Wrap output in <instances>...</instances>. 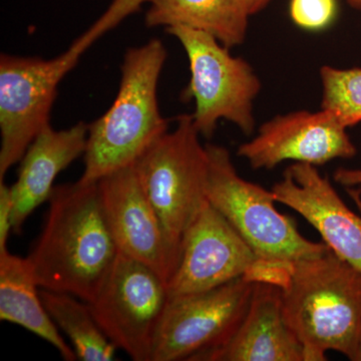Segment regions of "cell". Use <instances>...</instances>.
Masks as SVG:
<instances>
[{"label":"cell","mask_w":361,"mask_h":361,"mask_svg":"<svg viewBox=\"0 0 361 361\" xmlns=\"http://www.w3.org/2000/svg\"><path fill=\"white\" fill-rule=\"evenodd\" d=\"M200 135L192 115L180 116L176 129L159 137L134 164L179 258L185 232L208 203L209 157Z\"/></svg>","instance_id":"8992f818"},{"label":"cell","mask_w":361,"mask_h":361,"mask_svg":"<svg viewBox=\"0 0 361 361\" xmlns=\"http://www.w3.org/2000/svg\"><path fill=\"white\" fill-rule=\"evenodd\" d=\"M281 290L287 324L304 361L337 351L355 360L361 331V273L331 249L289 266Z\"/></svg>","instance_id":"7a4b0ae2"},{"label":"cell","mask_w":361,"mask_h":361,"mask_svg":"<svg viewBox=\"0 0 361 361\" xmlns=\"http://www.w3.org/2000/svg\"><path fill=\"white\" fill-rule=\"evenodd\" d=\"M44 227L28 256L40 289L90 302L118 254L97 183L52 190Z\"/></svg>","instance_id":"6da1fadb"},{"label":"cell","mask_w":361,"mask_h":361,"mask_svg":"<svg viewBox=\"0 0 361 361\" xmlns=\"http://www.w3.org/2000/svg\"><path fill=\"white\" fill-rule=\"evenodd\" d=\"M349 6L355 11H361V0H346Z\"/></svg>","instance_id":"cb8c5ba5"},{"label":"cell","mask_w":361,"mask_h":361,"mask_svg":"<svg viewBox=\"0 0 361 361\" xmlns=\"http://www.w3.org/2000/svg\"><path fill=\"white\" fill-rule=\"evenodd\" d=\"M166 59L167 51L159 39L126 52L115 102L89 125L80 182L97 183L134 165L168 132L167 120L158 103L159 78Z\"/></svg>","instance_id":"277c9868"},{"label":"cell","mask_w":361,"mask_h":361,"mask_svg":"<svg viewBox=\"0 0 361 361\" xmlns=\"http://www.w3.org/2000/svg\"><path fill=\"white\" fill-rule=\"evenodd\" d=\"M337 0H290L289 16L294 25L307 32H322L334 23Z\"/></svg>","instance_id":"ffe728a7"},{"label":"cell","mask_w":361,"mask_h":361,"mask_svg":"<svg viewBox=\"0 0 361 361\" xmlns=\"http://www.w3.org/2000/svg\"><path fill=\"white\" fill-rule=\"evenodd\" d=\"M106 224L120 253L149 266L168 283L179 262L134 165L97 182Z\"/></svg>","instance_id":"8fae6325"},{"label":"cell","mask_w":361,"mask_h":361,"mask_svg":"<svg viewBox=\"0 0 361 361\" xmlns=\"http://www.w3.org/2000/svg\"><path fill=\"white\" fill-rule=\"evenodd\" d=\"M277 203L296 211L322 235L334 253L361 273V191L348 188L360 214L342 201L329 178L315 166L294 163L272 187Z\"/></svg>","instance_id":"4fadbf2b"},{"label":"cell","mask_w":361,"mask_h":361,"mask_svg":"<svg viewBox=\"0 0 361 361\" xmlns=\"http://www.w3.org/2000/svg\"><path fill=\"white\" fill-rule=\"evenodd\" d=\"M353 361H361V331L360 341H358L357 349H356L355 360Z\"/></svg>","instance_id":"d4e9b609"},{"label":"cell","mask_w":361,"mask_h":361,"mask_svg":"<svg viewBox=\"0 0 361 361\" xmlns=\"http://www.w3.org/2000/svg\"><path fill=\"white\" fill-rule=\"evenodd\" d=\"M195 361H304L302 345L285 319L279 287L254 282L245 315L232 336Z\"/></svg>","instance_id":"5bb4252c"},{"label":"cell","mask_w":361,"mask_h":361,"mask_svg":"<svg viewBox=\"0 0 361 361\" xmlns=\"http://www.w3.org/2000/svg\"><path fill=\"white\" fill-rule=\"evenodd\" d=\"M254 282L237 278L199 293L170 297L151 361L195 360L222 345L245 315Z\"/></svg>","instance_id":"9c48e42d"},{"label":"cell","mask_w":361,"mask_h":361,"mask_svg":"<svg viewBox=\"0 0 361 361\" xmlns=\"http://www.w3.org/2000/svg\"><path fill=\"white\" fill-rule=\"evenodd\" d=\"M346 130L329 111H293L263 123L237 154L256 170H269L285 161L317 167L356 155L355 145Z\"/></svg>","instance_id":"7c38bea8"},{"label":"cell","mask_w":361,"mask_h":361,"mask_svg":"<svg viewBox=\"0 0 361 361\" xmlns=\"http://www.w3.org/2000/svg\"><path fill=\"white\" fill-rule=\"evenodd\" d=\"M87 135L89 125L80 122L59 130L49 125L33 140L21 159L18 180L11 186L13 233L20 235L33 211L49 201L59 173L85 155Z\"/></svg>","instance_id":"9a60e30c"},{"label":"cell","mask_w":361,"mask_h":361,"mask_svg":"<svg viewBox=\"0 0 361 361\" xmlns=\"http://www.w3.org/2000/svg\"><path fill=\"white\" fill-rule=\"evenodd\" d=\"M186 51L189 84L183 99H194L192 118L199 134L211 137L220 120L229 121L249 135L255 128L254 101L260 78L250 63L232 56L230 49L208 33L184 26L166 28Z\"/></svg>","instance_id":"52a82bcc"},{"label":"cell","mask_w":361,"mask_h":361,"mask_svg":"<svg viewBox=\"0 0 361 361\" xmlns=\"http://www.w3.org/2000/svg\"><path fill=\"white\" fill-rule=\"evenodd\" d=\"M40 296L51 319L70 339L78 360H115L118 348L97 324L89 303L71 294L44 289H40Z\"/></svg>","instance_id":"ac0fdd59"},{"label":"cell","mask_w":361,"mask_h":361,"mask_svg":"<svg viewBox=\"0 0 361 361\" xmlns=\"http://www.w3.org/2000/svg\"><path fill=\"white\" fill-rule=\"evenodd\" d=\"M258 258L239 233L210 204L183 236L179 262L169 279V296L199 293L245 277Z\"/></svg>","instance_id":"30bf717a"},{"label":"cell","mask_w":361,"mask_h":361,"mask_svg":"<svg viewBox=\"0 0 361 361\" xmlns=\"http://www.w3.org/2000/svg\"><path fill=\"white\" fill-rule=\"evenodd\" d=\"M206 148L209 204L239 233L258 260L293 263L329 248L324 242H312L300 234L293 219L275 208L271 190L243 179L227 149L217 145Z\"/></svg>","instance_id":"5b68a950"},{"label":"cell","mask_w":361,"mask_h":361,"mask_svg":"<svg viewBox=\"0 0 361 361\" xmlns=\"http://www.w3.org/2000/svg\"><path fill=\"white\" fill-rule=\"evenodd\" d=\"M334 179L346 189L356 188L361 191V169L338 168L334 172Z\"/></svg>","instance_id":"7402d4cb"},{"label":"cell","mask_w":361,"mask_h":361,"mask_svg":"<svg viewBox=\"0 0 361 361\" xmlns=\"http://www.w3.org/2000/svg\"><path fill=\"white\" fill-rule=\"evenodd\" d=\"M0 319L20 325L49 342L63 360H78L45 310L30 260L8 250L0 253Z\"/></svg>","instance_id":"2e32d148"},{"label":"cell","mask_w":361,"mask_h":361,"mask_svg":"<svg viewBox=\"0 0 361 361\" xmlns=\"http://www.w3.org/2000/svg\"><path fill=\"white\" fill-rule=\"evenodd\" d=\"M14 204L11 186L0 182V253L7 251V240L13 232Z\"/></svg>","instance_id":"44dd1931"},{"label":"cell","mask_w":361,"mask_h":361,"mask_svg":"<svg viewBox=\"0 0 361 361\" xmlns=\"http://www.w3.org/2000/svg\"><path fill=\"white\" fill-rule=\"evenodd\" d=\"M167 283L149 266L118 252L90 304L106 336L135 361H151L167 306Z\"/></svg>","instance_id":"ba28073f"},{"label":"cell","mask_w":361,"mask_h":361,"mask_svg":"<svg viewBox=\"0 0 361 361\" xmlns=\"http://www.w3.org/2000/svg\"><path fill=\"white\" fill-rule=\"evenodd\" d=\"M322 109L330 111L345 128L361 123V68H320Z\"/></svg>","instance_id":"d6986e66"},{"label":"cell","mask_w":361,"mask_h":361,"mask_svg":"<svg viewBox=\"0 0 361 361\" xmlns=\"http://www.w3.org/2000/svg\"><path fill=\"white\" fill-rule=\"evenodd\" d=\"M149 0H114L87 32L51 59L1 54L0 58V180L21 161L49 123L59 82L97 39Z\"/></svg>","instance_id":"3957f363"},{"label":"cell","mask_w":361,"mask_h":361,"mask_svg":"<svg viewBox=\"0 0 361 361\" xmlns=\"http://www.w3.org/2000/svg\"><path fill=\"white\" fill-rule=\"evenodd\" d=\"M243 1L249 14L253 16L266 8L272 0H243Z\"/></svg>","instance_id":"603a6c76"},{"label":"cell","mask_w":361,"mask_h":361,"mask_svg":"<svg viewBox=\"0 0 361 361\" xmlns=\"http://www.w3.org/2000/svg\"><path fill=\"white\" fill-rule=\"evenodd\" d=\"M149 27L184 26L212 35L228 49L243 44L249 14L243 0H149Z\"/></svg>","instance_id":"e0dca14e"}]
</instances>
